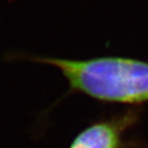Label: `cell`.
<instances>
[{
	"mask_svg": "<svg viewBox=\"0 0 148 148\" xmlns=\"http://www.w3.org/2000/svg\"><path fill=\"white\" fill-rule=\"evenodd\" d=\"M16 58L59 70L69 93H79L101 103L139 106L148 103V62L126 56L74 59L16 55Z\"/></svg>",
	"mask_w": 148,
	"mask_h": 148,
	"instance_id": "6da1fadb",
	"label": "cell"
},
{
	"mask_svg": "<svg viewBox=\"0 0 148 148\" xmlns=\"http://www.w3.org/2000/svg\"><path fill=\"white\" fill-rule=\"evenodd\" d=\"M142 115L143 108L127 106L121 112L100 117L82 128L67 148H148L143 139L128 137Z\"/></svg>",
	"mask_w": 148,
	"mask_h": 148,
	"instance_id": "7a4b0ae2",
	"label": "cell"
}]
</instances>
